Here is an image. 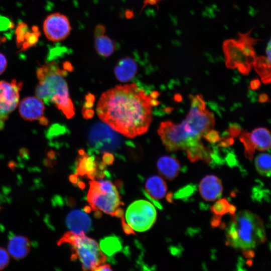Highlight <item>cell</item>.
Segmentation results:
<instances>
[{
    "mask_svg": "<svg viewBox=\"0 0 271 271\" xmlns=\"http://www.w3.org/2000/svg\"><path fill=\"white\" fill-rule=\"evenodd\" d=\"M159 102L136 83L118 85L103 93L96 107L99 118L129 138L146 132L152 120V107Z\"/></svg>",
    "mask_w": 271,
    "mask_h": 271,
    "instance_id": "1",
    "label": "cell"
},
{
    "mask_svg": "<svg viewBox=\"0 0 271 271\" xmlns=\"http://www.w3.org/2000/svg\"><path fill=\"white\" fill-rule=\"evenodd\" d=\"M66 74L67 71L61 69L54 61L43 65L37 71L39 84L35 94L44 103L54 104L67 118H71L75 110L65 79Z\"/></svg>",
    "mask_w": 271,
    "mask_h": 271,
    "instance_id": "2",
    "label": "cell"
},
{
    "mask_svg": "<svg viewBox=\"0 0 271 271\" xmlns=\"http://www.w3.org/2000/svg\"><path fill=\"white\" fill-rule=\"evenodd\" d=\"M226 235L227 245L242 249L254 248L265 240L263 221L247 210L240 211L233 215Z\"/></svg>",
    "mask_w": 271,
    "mask_h": 271,
    "instance_id": "3",
    "label": "cell"
},
{
    "mask_svg": "<svg viewBox=\"0 0 271 271\" xmlns=\"http://www.w3.org/2000/svg\"><path fill=\"white\" fill-rule=\"evenodd\" d=\"M189 97L190 110L186 118L177 125L183 139L189 145H193L200 141L201 138L213 128L215 118L214 114L206 109L202 95H191Z\"/></svg>",
    "mask_w": 271,
    "mask_h": 271,
    "instance_id": "4",
    "label": "cell"
},
{
    "mask_svg": "<svg viewBox=\"0 0 271 271\" xmlns=\"http://www.w3.org/2000/svg\"><path fill=\"white\" fill-rule=\"evenodd\" d=\"M251 32L239 33L237 39H227L223 43L226 67L237 69L243 75L249 74L256 57L253 46L259 40L251 37Z\"/></svg>",
    "mask_w": 271,
    "mask_h": 271,
    "instance_id": "5",
    "label": "cell"
},
{
    "mask_svg": "<svg viewBox=\"0 0 271 271\" xmlns=\"http://www.w3.org/2000/svg\"><path fill=\"white\" fill-rule=\"evenodd\" d=\"M69 244L73 254L71 259H78L84 270H94L99 265L105 262L106 256L101 250L98 243L88 237L84 233L76 234L71 231L66 232L58 242V245Z\"/></svg>",
    "mask_w": 271,
    "mask_h": 271,
    "instance_id": "6",
    "label": "cell"
},
{
    "mask_svg": "<svg viewBox=\"0 0 271 271\" xmlns=\"http://www.w3.org/2000/svg\"><path fill=\"white\" fill-rule=\"evenodd\" d=\"M87 201L93 211H101L113 216L115 211L123 205L116 186L108 180L89 182Z\"/></svg>",
    "mask_w": 271,
    "mask_h": 271,
    "instance_id": "7",
    "label": "cell"
},
{
    "mask_svg": "<svg viewBox=\"0 0 271 271\" xmlns=\"http://www.w3.org/2000/svg\"><path fill=\"white\" fill-rule=\"evenodd\" d=\"M157 218L155 206L147 200H139L132 203L125 212L126 223L134 231L144 232L150 229Z\"/></svg>",
    "mask_w": 271,
    "mask_h": 271,
    "instance_id": "8",
    "label": "cell"
},
{
    "mask_svg": "<svg viewBox=\"0 0 271 271\" xmlns=\"http://www.w3.org/2000/svg\"><path fill=\"white\" fill-rule=\"evenodd\" d=\"M88 141L93 149L102 153L116 151L122 143L121 138L114 129L101 122H96L91 127Z\"/></svg>",
    "mask_w": 271,
    "mask_h": 271,
    "instance_id": "9",
    "label": "cell"
},
{
    "mask_svg": "<svg viewBox=\"0 0 271 271\" xmlns=\"http://www.w3.org/2000/svg\"><path fill=\"white\" fill-rule=\"evenodd\" d=\"M22 87V83L15 79L11 82L0 81V130L4 128L9 115L18 105Z\"/></svg>",
    "mask_w": 271,
    "mask_h": 271,
    "instance_id": "10",
    "label": "cell"
},
{
    "mask_svg": "<svg viewBox=\"0 0 271 271\" xmlns=\"http://www.w3.org/2000/svg\"><path fill=\"white\" fill-rule=\"evenodd\" d=\"M43 30L48 39L57 42L66 39L69 36L71 26L65 15L55 13L47 16L44 21Z\"/></svg>",
    "mask_w": 271,
    "mask_h": 271,
    "instance_id": "11",
    "label": "cell"
},
{
    "mask_svg": "<svg viewBox=\"0 0 271 271\" xmlns=\"http://www.w3.org/2000/svg\"><path fill=\"white\" fill-rule=\"evenodd\" d=\"M45 110L44 103L35 96H28L23 98L19 105L21 116L27 120L33 121L41 119Z\"/></svg>",
    "mask_w": 271,
    "mask_h": 271,
    "instance_id": "12",
    "label": "cell"
},
{
    "mask_svg": "<svg viewBox=\"0 0 271 271\" xmlns=\"http://www.w3.org/2000/svg\"><path fill=\"white\" fill-rule=\"evenodd\" d=\"M199 191L203 199L214 201L222 195L223 187L221 181L214 175H207L200 181Z\"/></svg>",
    "mask_w": 271,
    "mask_h": 271,
    "instance_id": "13",
    "label": "cell"
},
{
    "mask_svg": "<svg viewBox=\"0 0 271 271\" xmlns=\"http://www.w3.org/2000/svg\"><path fill=\"white\" fill-rule=\"evenodd\" d=\"M66 223L70 231L76 234L88 232L90 230L92 225L89 216L79 209L72 210L68 214Z\"/></svg>",
    "mask_w": 271,
    "mask_h": 271,
    "instance_id": "14",
    "label": "cell"
},
{
    "mask_svg": "<svg viewBox=\"0 0 271 271\" xmlns=\"http://www.w3.org/2000/svg\"><path fill=\"white\" fill-rule=\"evenodd\" d=\"M145 194L152 202L161 208V205L157 200L163 198L167 193V186L166 182L162 178L159 176H152L146 181L145 185Z\"/></svg>",
    "mask_w": 271,
    "mask_h": 271,
    "instance_id": "15",
    "label": "cell"
},
{
    "mask_svg": "<svg viewBox=\"0 0 271 271\" xmlns=\"http://www.w3.org/2000/svg\"><path fill=\"white\" fill-rule=\"evenodd\" d=\"M79 154L80 157L76 163L77 175L92 180L95 179L101 170L98 168V163L96 161L95 157L87 154L83 150H80Z\"/></svg>",
    "mask_w": 271,
    "mask_h": 271,
    "instance_id": "16",
    "label": "cell"
},
{
    "mask_svg": "<svg viewBox=\"0 0 271 271\" xmlns=\"http://www.w3.org/2000/svg\"><path fill=\"white\" fill-rule=\"evenodd\" d=\"M138 70V65L135 60L129 56L119 59L114 69L116 78L119 81L127 82L134 78Z\"/></svg>",
    "mask_w": 271,
    "mask_h": 271,
    "instance_id": "17",
    "label": "cell"
},
{
    "mask_svg": "<svg viewBox=\"0 0 271 271\" xmlns=\"http://www.w3.org/2000/svg\"><path fill=\"white\" fill-rule=\"evenodd\" d=\"M31 242L28 238L22 235L12 237L8 244V251L10 255L17 260L24 258L29 253Z\"/></svg>",
    "mask_w": 271,
    "mask_h": 271,
    "instance_id": "18",
    "label": "cell"
},
{
    "mask_svg": "<svg viewBox=\"0 0 271 271\" xmlns=\"http://www.w3.org/2000/svg\"><path fill=\"white\" fill-rule=\"evenodd\" d=\"M160 174L168 180H174L179 174L181 166L179 161L171 156L160 157L157 163Z\"/></svg>",
    "mask_w": 271,
    "mask_h": 271,
    "instance_id": "19",
    "label": "cell"
},
{
    "mask_svg": "<svg viewBox=\"0 0 271 271\" xmlns=\"http://www.w3.org/2000/svg\"><path fill=\"white\" fill-rule=\"evenodd\" d=\"M94 48L99 55L108 57L116 50L114 41L105 34L94 36Z\"/></svg>",
    "mask_w": 271,
    "mask_h": 271,
    "instance_id": "20",
    "label": "cell"
},
{
    "mask_svg": "<svg viewBox=\"0 0 271 271\" xmlns=\"http://www.w3.org/2000/svg\"><path fill=\"white\" fill-rule=\"evenodd\" d=\"M250 137L255 149L259 151H265L270 147V134L265 127H257L250 133Z\"/></svg>",
    "mask_w": 271,
    "mask_h": 271,
    "instance_id": "21",
    "label": "cell"
},
{
    "mask_svg": "<svg viewBox=\"0 0 271 271\" xmlns=\"http://www.w3.org/2000/svg\"><path fill=\"white\" fill-rule=\"evenodd\" d=\"M187 157L192 162L201 160L209 163L212 160L213 153L209 148L205 147L200 141L195 146L186 150Z\"/></svg>",
    "mask_w": 271,
    "mask_h": 271,
    "instance_id": "22",
    "label": "cell"
},
{
    "mask_svg": "<svg viewBox=\"0 0 271 271\" xmlns=\"http://www.w3.org/2000/svg\"><path fill=\"white\" fill-rule=\"evenodd\" d=\"M253 66L264 84L270 82V59L267 57H256Z\"/></svg>",
    "mask_w": 271,
    "mask_h": 271,
    "instance_id": "23",
    "label": "cell"
},
{
    "mask_svg": "<svg viewBox=\"0 0 271 271\" xmlns=\"http://www.w3.org/2000/svg\"><path fill=\"white\" fill-rule=\"evenodd\" d=\"M211 210L216 216L215 218L219 219L220 216L227 213H229L232 215H234L235 207L229 204L226 199L223 198L217 200L211 207Z\"/></svg>",
    "mask_w": 271,
    "mask_h": 271,
    "instance_id": "24",
    "label": "cell"
},
{
    "mask_svg": "<svg viewBox=\"0 0 271 271\" xmlns=\"http://www.w3.org/2000/svg\"><path fill=\"white\" fill-rule=\"evenodd\" d=\"M255 166L259 174L265 177L270 175V156L263 153L258 155L255 159Z\"/></svg>",
    "mask_w": 271,
    "mask_h": 271,
    "instance_id": "25",
    "label": "cell"
},
{
    "mask_svg": "<svg viewBox=\"0 0 271 271\" xmlns=\"http://www.w3.org/2000/svg\"><path fill=\"white\" fill-rule=\"evenodd\" d=\"M100 245L102 250L109 255L119 250L121 247L118 239L115 236L108 237L102 240Z\"/></svg>",
    "mask_w": 271,
    "mask_h": 271,
    "instance_id": "26",
    "label": "cell"
},
{
    "mask_svg": "<svg viewBox=\"0 0 271 271\" xmlns=\"http://www.w3.org/2000/svg\"><path fill=\"white\" fill-rule=\"evenodd\" d=\"M240 141L243 143L244 147V156L247 159L251 160L255 148L251 140L250 133L246 130L242 131L240 137Z\"/></svg>",
    "mask_w": 271,
    "mask_h": 271,
    "instance_id": "27",
    "label": "cell"
},
{
    "mask_svg": "<svg viewBox=\"0 0 271 271\" xmlns=\"http://www.w3.org/2000/svg\"><path fill=\"white\" fill-rule=\"evenodd\" d=\"M40 34L36 26L32 28V31H28L25 36L24 42L21 46L22 49L26 50L30 47L34 46L38 42Z\"/></svg>",
    "mask_w": 271,
    "mask_h": 271,
    "instance_id": "28",
    "label": "cell"
},
{
    "mask_svg": "<svg viewBox=\"0 0 271 271\" xmlns=\"http://www.w3.org/2000/svg\"><path fill=\"white\" fill-rule=\"evenodd\" d=\"M28 31V26L24 22H21L18 25L16 30V42L19 47H21L24 42L25 36Z\"/></svg>",
    "mask_w": 271,
    "mask_h": 271,
    "instance_id": "29",
    "label": "cell"
},
{
    "mask_svg": "<svg viewBox=\"0 0 271 271\" xmlns=\"http://www.w3.org/2000/svg\"><path fill=\"white\" fill-rule=\"evenodd\" d=\"M10 262L8 251L4 248L0 247V270L5 268Z\"/></svg>",
    "mask_w": 271,
    "mask_h": 271,
    "instance_id": "30",
    "label": "cell"
},
{
    "mask_svg": "<svg viewBox=\"0 0 271 271\" xmlns=\"http://www.w3.org/2000/svg\"><path fill=\"white\" fill-rule=\"evenodd\" d=\"M203 137L210 143H215L220 140L219 132L212 129L207 132Z\"/></svg>",
    "mask_w": 271,
    "mask_h": 271,
    "instance_id": "31",
    "label": "cell"
},
{
    "mask_svg": "<svg viewBox=\"0 0 271 271\" xmlns=\"http://www.w3.org/2000/svg\"><path fill=\"white\" fill-rule=\"evenodd\" d=\"M14 24L9 18L0 16V31H6L14 27Z\"/></svg>",
    "mask_w": 271,
    "mask_h": 271,
    "instance_id": "32",
    "label": "cell"
},
{
    "mask_svg": "<svg viewBox=\"0 0 271 271\" xmlns=\"http://www.w3.org/2000/svg\"><path fill=\"white\" fill-rule=\"evenodd\" d=\"M228 134L232 138L237 137L241 132V128L239 125L233 123L228 129Z\"/></svg>",
    "mask_w": 271,
    "mask_h": 271,
    "instance_id": "33",
    "label": "cell"
},
{
    "mask_svg": "<svg viewBox=\"0 0 271 271\" xmlns=\"http://www.w3.org/2000/svg\"><path fill=\"white\" fill-rule=\"evenodd\" d=\"M102 156V162L105 165L112 164L114 160L113 155L110 152H104Z\"/></svg>",
    "mask_w": 271,
    "mask_h": 271,
    "instance_id": "34",
    "label": "cell"
},
{
    "mask_svg": "<svg viewBox=\"0 0 271 271\" xmlns=\"http://www.w3.org/2000/svg\"><path fill=\"white\" fill-rule=\"evenodd\" d=\"M218 142V146L220 147H228L233 144L234 140L231 137H227L220 138Z\"/></svg>",
    "mask_w": 271,
    "mask_h": 271,
    "instance_id": "35",
    "label": "cell"
},
{
    "mask_svg": "<svg viewBox=\"0 0 271 271\" xmlns=\"http://www.w3.org/2000/svg\"><path fill=\"white\" fill-rule=\"evenodd\" d=\"M121 218V225L122 229L124 232L127 234H135L134 230L125 221V220L122 216Z\"/></svg>",
    "mask_w": 271,
    "mask_h": 271,
    "instance_id": "36",
    "label": "cell"
},
{
    "mask_svg": "<svg viewBox=\"0 0 271 271\" xmlns=\"http://www.w3.org/2000/svg\"><path fill=\"white\" fill-rule=\"evenodd\" d=\"M7 66V59L3 54L0 53V75L5 71Z\"/></svg>",
    "mask_w": 271,
    "mask_h": 271,
    "instance_id": "37",
    "label": "cell"
},
{
    "mask_svg": "<svg viewBox=\"0 0 271 271\" xmlns=\"http://www.w3.org/2000/svg\"><path fill=\"white\" fill-rule=\"evenodd\" d=\"M94 111L90 108L82 109V114L84 118L89 119L93 117Z\"/></svg>",
    "mask_w": 271,
    "mask_h": 271,
    "instance_id": "38",
    "label": "cell"
},
{
    "mask_svg": "<svg viewBox=\"0 0 271 271\" xmlns=\"http://www.w3.org/2000/svg\"><path fill=\"white\" fill-rule=\"evenodd\" d=\"M105 27L102 25L97 26L94 30V36L104 34L105 33Z\"/></svg>",
    "mask_w": 271,
    "mask_h": 271,
    "instance_id": "39",
    "label": "cell"
},
{
    "mask_svg": "<svg viewBox=\"0 0 271 271\" xmlns=\"http://www.w3.org/2000/svg\"><path fill=\"white\" fill-rule=\"evenodd\" d=\"M260 85V81L257 79L252 80L250 83V87L252 90L258 89L259 88Z\"/></svg>",
    "mask_w": 271,
    "mask_h": 271,
    "instance_id": "40",
    "label": "cell"
},
{
    "mask_svg": "<svg viewBox=\"0 0 271 271\" xmlns=\"http://www.w3.org/2000/svg\"><path fill=\"white\" fill-rule=\"evenodd\" d=\"M94 270H112V269L110 267V265L108 264H101L97 266Z\"/></svg>",
    "mask_w": 271,
    "mask_h": 271,
    "instance_id": "41",
    "label": "cell"
},
{
    "mask_svg": "<svg viewBox=\"0 0 271 271\" xmlns=\"http://www.w3.org/2000/svg\"><path fill=\"white\" fill-rule=\"evenodd\" d=\"M268 97L266 94H261L259 96V101L260 102H265L268 101Z\"/></svg>",
    "mask_w": 271,
    "mask_h": 271,
    "instance_id": "42",
    "label": "cell"
},
{
    "mask_svg": "<svg viewBox=\"0 0 271 271\" xmlns=\"http://www.w3.org/2000/svg\"><path fill=\"white\" fill-rule=\"evenodd\" d=\"M86 102L94 103L95 97L93 94H88L85 97Z\"/></svg>",
    "mask_w": 271,
    "mask_h": 271,
    "instance_id": "43",
    "label": "cell"
},
{
    "mask_svg": "<svg viewBox=\"0 0 271 271\" xmlns=\"http://www.w3.org/2000/svg\"><path fill=\"white\" fill-rule=\"evenodd\" d=\"M77 174L72 175L70 176V181L73 183H77L78 182V177Z\"/></svg>",
    "mask_w": 271,
    "mask_h": 271,
    "instance_id": "44",
    "label": "cell"
},
{
    "mask_svg": "<svg viewBox=\"0 0 271 271\" xmlns=\"http://www.w3.org/2000/svg\"><path fill=\"white\" fill-rule=\"evenodd\" d=\"M175 100L177 101H180L182 100V97L179 94H177L175 96Z\"/></svg>",
    "mask_w": 271,
    "mask_h": 271,
    "instance_id": "45",
    "label": "cell"
},
{
    "mask_svg": "<svg viewBox=\"0 0 271 271\" xmlns=\"http://www.w3.org/2000/svg\"><path fill=\"white\" fill-rule=\"evenodd\" d=\"M84 210L86 213H89L91 211V208L90 206H85L84 208Z\"/></svg>",
    "mask_w": 271,
    "mask_h": 271,
    "instance_id": "46",
    "label": "cell"
},
{
    "mask_svg": "<svg viewBox=\"0 0 271 271\" xmlns=\"http://www.w3.org/2000/svg\"><path fill=\"white\" fill-rule=\"evenodd\" d=\"M78 186L81 189H83L84 188V187H85V184H84V183H83L81 181L78 182Z\"/></svg>",
    "mask_w": 271,
    "mask_h": 271,
    "instance_id": "47",
    "label": "cell"
},
{
    "mask_svg": "<svg viewBox=\"0 0 271 271\" xmlns=\"http://www.w3.org/2000/svg\"><path fill=\"white\" fill-rule=\"evenodd\" d=\"M3 39H4L3 38L0 37V44L3 42Z\"/></svg>",
    "mask_w": 271,
    "mask_h": 271,
    "instance_id": "48",
    "label": "cell"
},
{
    "mask_svg": "<svg viewBox=\"0 0 271 271\" xmlns=\"http://www.w3.org/2000/svg\"><path fill=\"white\" fill-rule=\"evenodd\" d=\"M147 1H148V2L149 0H147Z\"/></svg>",
    "mask_w": 271,
    "mask_h": 271,
    "instance_id": "49",
    "label": "cell"
},
{
    "mask_svg": "<svg viewBox=\"0 0 271 271\" xmlns=\"http://www.w3.org/2000/svg\"><path fill=\"white\" fill-rule=\"evenodd\" d=\"M0 208H1V207H0Z\"/></svg>",
    "mask_w": 271,
    "mask_h": 271,
    "instance_id": "50",
    "label": "cell"
}]
</instances>
